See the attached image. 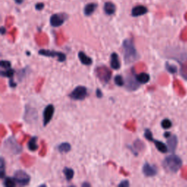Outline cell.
I'll return each instance as SVG.
<instances>
[{
  "label": "cell",
  "mask_w": 187,
  "mask_h": 187,
  "mask_svg": "<svg viewBox=\"0 0 187 187\" xmlns=\"http://www.w3.org/2000/svg\"><path fill=\"white\" fill-rule=\"evenodd\" d=\"M123 51V58L126 64H129L136 61L139 57L134 42L132 40L126 39L122 44Z\"/></svg>",
  "instance_id": "cell-1"
},
{
  "label": "cell",
  "mask_w": 187,
  "mask_h": 187,
  "mask_svg": "<svg viewBox=\"0 0 187 187\" xmlns=\"http://www.w3.org/2000/svg\"><path fill=\"white\" fill-rule=\"evenodd\" d=\"M182 164V161L178 156L170 155L163 161V167L170 173H176Z\"/></svg>",
  "instance_id": "cell-2"
},
{
  "label": "cell",
  "mask_w": 187,
  "mask_h": 187,
  "mask_svg": "<svg viewBox=\"0 0 187 187\" xmlns=\"http://www.w3.org/2000/svg\"><path fill=\"white\" fill-rule=\"evenodd\" d=\"M4 146L5 149L13 154H18L22 151V148L18 141L14 137H10L4 141Z\"/></svg>",
  "instance_id": "cell-3"
},
{
  "label": "cell",
  "mask_w": 187,
  "mask_h": 187,
  "mask_svg": "<svg viewBox=\"0 0 187 187\" xmlns=\"http://www.w3.org/2000/svg\"><path fill=\"white\" fill-rule=\"evenodd\" d=\"M95 74L102 83H107L111 78L112 72L105 66H99L96 68Z\"/></svg>",
  "instance_id": "cell-4"
},
{
  "label": "cell",
  "mask_w": 187,
  "mask_h": 187,
  "mask_svg": "<svg viewBox=\"0 0 187 187\" xmlns=\"http://www.w3.org/2000/svg\"><path fill=\"white\" fill-rule=\"evenodd\" d=\"M13 179L16 181L17 183H18L20 186H26L29 183L31 180V178L26 172L23 170H17L15 172Z\"/></svg>",
  "instance_id": "cell-5"
},
{
  "label": "cell",
  "mask_w": 187,
  "mask_h": 187,
  "mask_svg": "<svg viewBox=\"0 0 187 187\" xmlns=\"http://www.w3.org/2000/svg\"><path fill=\"white\" fill-rule=\"evenodd\" d=\"M23 119L28 123H35L37 121L38 115L37 111L35 108L31 106L26 105L25 107V113L23 116Z\"/></svg>",
  "instance_id": "cell-6"
},
{
  "label": "cell",
  "mask_w": 187,
  "mask_h": 187,
  "mask_svg": "<svg viewBox=\"0 0 187 187\" xmlns=\"http://www.w3.org/2000/svg\"><path fill=\"white\" fill-rule=\"evenodd\" d=\"M88 94L87 89L85 86H78L70 94V97L75 100H83Z\"/></svg>",
  "instance_id": "cell-7"
},
{
  "label": "cell",
  "mask_w": 187,
  "mask_h": 187,
  "mask_svg": "<svg viewBox=\"0 0 187 187\" xmlns=\"http://www.w3.org/2000/svg\"><path fill=\"white\" fill-rule=\"evenodd\" d=\"M68 18L65 13H55L50 18V23L54 27H59L65 22Z\"/></svg>",
  "instance_id": "cell-8"
},
{
  "label": "cell",
  "mask_w": 187,
  "mask_h": 187,
  "mask_svg": "<svg viewBox=\"0 0 187 187\" xmlns=\"http://www.w3.org/2000/svg\"><path fill=\"white\" fill-rule=\"evenodd\" d=\"M145 138H146L147 140H148L149 141H151V142H154V144H155L156 147H157V149L162 153H166L167 151V148L166 146V145L164 143H163L162 142L159 140H156L153 138V135L152 133H151V131L149 129H145Z\"/></svg>",
  "instance_id": "cell-9"
},
{
  "label": "cell",
  "mask_w": 187,
  "mask_h": 187,
  "mask_svg": "<svg viewBox=\"0 0 187 187\" xmlns=\"http://www.w3.org/2000/svg\"><path fill=\"white\" fill-rule=\"evenodd\" d=\"M40 55L48 57H57L59 61L63 62L66 60V55L61 52H58L55 51H51V50L41 49L39 51Z\"/></svg>",
  "instance_id": "cell-10"
},
{
  "label": "cell",
  "mask_w": 187,
  "mask_h": 187,
  "mask_svg": "<svg viewBox=\"0 0 187 187\" xmlns=\"http://www.w3.org/2000/svg\"><path fill=\"white\" fill-rule=\"evenodd\" d=\"M126 88L129 91H135L139 88L140 83L137 80L136 76H134L133 75H128L126 77Z\"/></svg>",
  "instance_id": "cell-11"
},
{
  "label": "cell",
  "mask_w": 187,
  "mask_h": 187,
  "mask_svg": "<svg viewBox=\"0 0 187 187\" xmlns=\"http://www.w3.org/2000/svg\"><path fill=\"white\" fill-rule=\"evenodd\" d=\"M54 107L53 104H48L45 107L43 111V125L46 126L52 119L54 114Z\"/></svg>",
  "instance_id": "cell-12"
},
{
  "label": "cell",
  "mask_w": 187,
  "mask_h": 187,
  "mask_svg": "<svg viewBox=\"0 0 187 187\" xmlns=\"http://www.w3.org/2000/svg\"><path fill=\"white\" fill-rule=\"evenodd\" d=\"M143 173L147 177H152L157 175V170L154 166L151 165L148 163H145L143 167Z\"/></svg>",
  "instance_id": "cell-13"
},
{
  "label": "cell",
  "mask_w": 187,
  "mask_h": 187,
  "mask_svg": "<svg viewBox=\"0 0 187 187\" xmlns=\"http://www.w3.org/2000/svg\"><path fill=\"white\" fill-rule=\"evenodd\" d=\"M148 11V8L144 5H137L132 8L131 14L133 17H139L146 14Z\"/></svg>",
  "instance_id": "cell-14"
},
{
  "label": "cell",
  "mask_w": 187,
  "mask_h": 187,
  "mask_svg": "<svg viewBox=\"0 0 187 187\" xmlns=\"http://www.w3.org/2000/svg\"><path fill=\"white\" fill-rule=\"evenodd\" d=\"M173 89L176 93L179 96V97H184L186 95V90L183 87L181 82L179 80H175L173 82Z\"/></svg>",
  "instance_id": "cell-15"
},
{
  "label": "cell",
  "mask_w": 187,
  "mask_h": 187,
  "mask_svg": "<svg viewBox=\"0 0 187 187\" xmlns=\"http://www.w3.org/2000/svg\"><path fill=\"white\" fill-rule=\"evenodd\" d=\"M98 7V4L97 3L91 2L86 4L83 9V13L86 16H90L95 12L96 9Z\"/></svg>",
  "instance_id": "cell-16"
},
{
  "label": "cell",
  "mask_w": 187,
  "mask_h": 187,
  "mask_svg": "<svg viewBox=\"0 0 187 187\" xmlns=\"http://www.w3.org/2000/svg\"><path fill=\"white\" fill-rule=\"evenodd\" d=\"M110 66L113 70H119L121 67V62L119 56L116 53H113L110 56Z\"/></svg>",
  "instance_id": "cell-17"
},
{
  "label": "cell",
  "mask_w": 187,
  "mask_h": 187,
  "mask_svg": "<svg viewBox=\"0 0 187 187\" xmlns=\"http://www.w3.org/2000/svg\"><path fill=\"white\" fill-rule=\"evenodd\" d=\"M116 7L112 1H106L104 4V11L108 16H111L116 13Z\"/></svg>",
  "instance_id": "cell-18"
},
{
  "label": "cell",
  "mask_w": 187,
  "mask_h": 187,
  "mask_svg": "<svg viewBox=\"0 0 187 187\" xmlns=\"http://www.w3.org/2000/svg\"><path fill=\"white\" fill-rule=\"evenodd\" d=\"M178 144V138L176 135H172L167 139V146L170 152H174Z\"/></svg>",
  "instance_id": "cell-19"
},
{
  "label": "cell",
  "mask_w": 187,
  "mask_h": 187,
  "mask_svg": "<svg viewBox=\"0 0 187 187\" xmlns=\"http://www.w3.org/2000/svg\"><path fill=\"white\" fill-rule=\"evenodd\" d=\"M20 162H22V164L25 166V167H30L35 162V159L34 157H31V156L28 155V154H25L20 157Z\"/></svg>",
  "instance_id": "cell-20"
},
{
  "label": "cell",
  "mask_w": 187,
  "mask_h": 187,
  "mask_svg": "<svg viewBox=\"0 0 187 187\" xmlns=\"http://www.w3.org/2000/svg\"><path fill=\"white\" fill-rule=\"evenodd\" d=\"M78 58L80 59V62L83 64H84V65H91L92 62H93L92 59L89 56H88L83 51H80L78 53Z\"/></svg>",
  "instance_id": "cell-21"
},
{
  "label": "cell",
  "mask_w": 187,
  "mask_h": 187,
  "mask_svg": "<svg viewBox=\"0 0 187 187\" xmlns=\"http://www.w3.org/2000/svg\"><path fill=\"white\" fill-rule=\"evenodd\" d=\"M136 79L140 83L144 84V83H148V81H149L150 76H149V75L147 74V73H140V74L137 75Z\"/></svg>",
  "instance_id": "cell-22"
},
{
  "label": "cell",
  "mask_w": 187,
  "mask_h": 187,
  "mask_svg": "<svg viewBox=\"0 0 187 187\" xmlns=\"http://www.w3.org/2000/svg\"><path fill=\"white\" fill-rule=\"evenodd\" d=\"M58 150L61 154H66L71 150V145L68 143H62L58 145Z\"/></svg>",
  "instance_id": "cell-23"
},
{
  "label": "cell",
  "mask_w": 187,
  "mask_h": 187,
  "mask_svg": "<svg viewBox=\"0 0 187 187\" xmlns=\"http://www.w3.org/2000/svg\"><path fill=\"white\" fill-rule=\"evenodd\" d=\"M37 137H33L30 139L28 143V148L31 151H35L37 150L38 145L37 144Z\"/></svg>",
  "instance_id": "cell-24"
},
{
  "label": "cell",
  "mask_w": 187,
  "mask_h": 187,
  "mask_svg": "<svg viewBox=\"0 0 187 187\" xmlns=\"http://www.w3.org/2000/svg\"><path fill=\"white\" fill-rule=\"evenodd\" d=\"M63 173H64L66 179L67 181L72 180L73 176H74V170L72 168H70V167H64Z\"/></svg>",
  "instance_id": "cell-25"
},
{
  "label": "cell",
  "mask_w": 187,
  "mask_h": 187,
  "mask_svg": "<svg viewBox=\"0 0 187 187\" xmlns=\"http://www.w3.org/2000/svg\"><path fill=\"white\" fill-rule=\"evenodd\" d=\"M36 41L37 42L38 45H46L47 43L48 42V37L45 36V35H37L36 37Z\"/></svg>",
  "instance_id": "cell-26"
},
{
  "label": "cell",
  "mask_w": 187,
  "mask_h": 187,
  "mask_svg": "<svg viewBox=\"0 0 187 187\" xmlns=\"http://www.w3.org/2000/svg\"><path fill=\"white\" fill-rule=\"evenodd\" d=\"M125 128L128 129V130L131 131V132H135L136 130V123H135V120H131L129 121H127L124 124Z\"/></svg>",
  "instance_id": "cell-27"
},
{
  "label": "cell",
  "mask_w": 187,
  "mask_h": 187,
  "mask_svg": "<svg viewBox=\"0 0 187 187\" xmlns=\"http://www.w3.org/2000/svg\"><path fill=\"white\" fill-rule=\"evenodd\" d=\"M169 82H170V78L167 75L162 74L159 78V83L162 86H166V85L168 84Z\"/></svg>",
  "instance_id": "cell-28"
},
{
  "label": "cell",
  "mask_w": 187,
  "mask_h": 187,
  "mask_svg": "<svg viewBox=\"0 0 187 187\" xmlns=\"http://www.w3.org/2000/svg\"><path fill=\"white\" fill-rule=\"evenodd\" d=\"M4 186L6 187H15L16 186V181L14 179H11L10 177H6L4 179Z\"/></svg>",
  "instance_id": "cell-29"
},
{
  "label": "cell",
  "mask_w": 187,
  "mask_h": 187,
  "mask_svg": "<svg viewBox=\"0 0 187 187\" xmlns=\"http://www.w3.org/2000/svg\"><path fill=\"white\" fill-rule=\"evenodd\" d=\"M134 148L138 151H143L145 148V144L140 140H136L134 143Z\"/></svg>",
  "instance_id": "cell-30"
},
{
  "label": "cell",
  "mask_w": 187,
  "mask_h": 187,
  "mask_svg": "<svg viewBox=\"0 0 187 187\" xmlns=\"http://www.w3.org/2000/svg\"><path fill=\"white\" fill-rule=\"evenodd\" d=\"M15 71L13 69H7L4 71H1L0 74L2 77H8V78H13V75H14Z\"/></svg>",
  "instance_id": "cell-31"
},
{
  "label": "cell",
  "mask_w": 187,
  "mask_h": 187,
  "mask_svg": "<svg viewBox=\"0 0 187 187\" xmlns=\"http://www.w3.org/2000/svg\"><path fill=\"white\" fill-rule=\"evenodd\" d=\"M0 177L1 179L5 176V164H4V160L3 157H1V162H0Z\"/></svg>",
  "instance_id": "cell-32"
},
{
  "label": "cell",
  "mask_w": 187,
  "mask_h": 187,
  "mask_svg": "<svg viewBox=\"0 0 187 187\" xmlns=\"http://www.w3.org/2000/svg\"><path fill=\"white\" fill-rule=\"evenodd\" d=\"M21 126H22V125L20 124V123H12V124L10 125V128L11 129V130L13 131V134L17 133V132L20 129Z\"/></svg>",
  "instance_id": "cell-33"
},
{
  "label": "cell",
  "mask_w": 187,
  "mask_h": 187,
  "mask_svg": "<svg viewBox=\"0 0 187 187\" xmlns=\"http://www.w3.org/2000/svg\"><path fill=\"white\" fill-rule=\"evenodd\" d=\"M40 143H41V149L40 151L39 155L40 156V157H44L47 153L46 144H45V141L44 140H41Z\"/></svg>",
  "instance_id": "cell-34"
},
{
  "label": "cell",
  "mask_w": 187,
  "mask_h": 187,
  "mask_svg": "<svg viewBox=\"0 0 187 187\" xmlns=\"http://www.w3.org/2000/svg\"><path fill=\"white\" fill-rule=\"evenodd\" d=\"M114 81L116 83V84L119 86H122L124 84V82H123V78L121 76H116L114 78Z\"/></svg>",
  "instance_id": "cell-35"
},
{
  "label": "cell",
  "mask_w": 187,
  "mask_h": 187,
  "mask_svg": "<svg viewBox=\"0 0 187 187\" xmlns=\"http://www.w3.org/2000/svg\"><path fill=\"white\" fill-rule=\"evenodd\" d=\"M172 123L169 119H164V120L162 121V126L164 129H169V128L171 127Z\"/></svg>",
  "instance_id": "cell-36"
},
{
  "label": "cell",
  "mask_w": 187,
  "mask_h": 187,
  "mask_svg": "<svg viewBox=\"0 0 187 187\" xmlns=\"http://www.w3.org/2000/svg\"><path fill=\"white\" fill-rule=\"evenodd\" d=\"M181 73L183 78L187 79V61L182 65L181 69Z\"/></svg>",
  "instance_id": "cell-37"
},
{
  "label": "cell",
  "mask_w": 187,
  "mask_h": 187,
  "mask_svg": "<svg viewBox=\"0 0 187 187\" xmlns=\"http://www.w3.org/2000/svg\"><path fill=\"white\" fill-rule=\"evenodd\" d=\"M166 69H167V71L171 73H176L177 72V67L174 65H171L168 63L166 64Z\"/></svg>",
  "instance_id": "cell-38"
},
{
  "label": "cell",
  "mask_w": 187,
  "mask_h": 187,
  "mask_svg": "<svg viewBox=\"0 0 187 187\" xmlns=\"http://www.w3.org/2000/svg\"><path fill=\"white\" fill-rule=\"evenodd\" d=\"M44 83V78H40L38 80L36 86H35V89H36L37 92H40L41 89H42V86Z\"/></svg>",
  "instance_id": "cell-39"
},
{
  "label": "cell",
  "mask_w": 187,
  "mask_h": 187,
  "mask_svg": "<svg viewBox=\"0 0 187 187\" xmlns=\"http://www.w3.org/2000/svg\"><path fill=\"white\" fill-rule=\"evenodd\" d=\"M134 69L135 71H141V70H145L146 69V67L143 63H139L134 67Z\"/></svg>",
  "instance_id": "cell-40"
},
{
  "label": "cell",
  "mask_w": 187,
  "mask_h": 187,
  "mask_svg": "<svg viewBox=\"0 0 187 187\" xmlns=\"http://www.w3.org/2000/svg\"><path fill=\"white\" fill-rule=\"evenodd\" d=\"M29 138V135H26V134H23V135H22L20 138H19V140L18 141V143L20 144V145H23V144L24 143L26 142Z\"/></svg>",
  "instance_id": "cell-41"
},
{
  "label": "cell",
  "mask_w": 187,
  "mask_h": 187,
  "mask_svg": "<svg viewBox=\"0 0 187 187\" xmlns=\"http://www.w3.org/2000/svg\"><path fill=\"white\" fill-rule=\"evenodd\" d=\"M0 64H1V67H3V68H5L6 70L7 69H10V62L8 61H4V60H1V62H0Z\"/></svg>",
  "instance_id": "cell-42"
},
{
  "label": "cell",
  "mask_w": 187,
  "mask_h": 187,
  "mask_svg": "<svg viewBox=\"0 0 187 187\" xmlns=\"http://www.w3.org/2000/svg\"><path fill=\"white\" fill-rule=\"evenodd\" d=\"M181 176L185 180H187V165L184 166V167L182 168L181 173Z\"/></svg>",
  "instance_id": "cell-43"
},
{
  "label": "cell",
  "mask_w": 187,
  "mask_h": 187,
  "mask_svg": "<svg viewBox=\"0 0 187 187\" xmlns=\"http://www.w3.org/2000/svg\"><path fill=\"white\" fill-rule=\"evenodd\" d=\"M44 7H45V4L42 2H39L37 3V4H35V9H36L37 10H38V11H40V10H43Z\"/></svg>",
  "instance_id": "cell-44"
},
{
  "label": "cell",
  "mask_w": 187,
  "mask_h": 187,
  "mask_svg": "<svg viewBox=\"0 0 187 187\" xmlns=\"http://www.w3.org/2000/svg\"><path fill=\"white\" fill-rule=\"evenodd\" d=\"M119 186H122V187H127L129 186V183L128 181H123L121 182L119 185Z\"/></svg>",
  "instance_id": "cell-45"
},
{
  "label": "cell",
  "mask_w": 187,
  "mask_h": 187,
  "mask_svg": "<svg viewBox=\"0 0 187 187\" xmlns=\"http://www.w3.org/2000/svg\"><path fill=\"white\" fill-rule=\"evenodd\" d=\"M1 132H0V135H1V138H3V137L4 136V135H5L6 133H7V131H6V129H4V126L3 125H1Z\"/></svg>",
  "instance_id": "cell-46"
},
{
  "label": "cell",
  "mask_w": 187,
  "mask_h": 187,
  "mask_svg": "<svg viewBox=\"0 0 187 187\" xmlns=\"http://www.w3.org/2000/svg\"><path fill=\"white\" fill-rule=\"evenodd\" d=\"M96 94H97V97H98V98H101V97H102V91L100 90L99 89H97V91H96Z\"/></svg>",
  "instance_id": "cell-47"
},
{
  "label": "cell",
  "mask_w": 187,
  "mask_h": 187,
  "mask_svg": "<svg viewBox=\"0 0 187 187\" xmlns=\"http://www.w3.org/2000/svg\"><path fill=\"white\" fill-rule=\"evenodd\" d=\"M181 37V39L183 40L187 41V30H185L184 32H183V34H182Z\"/></svg>",
  "instance_id": "cell-48"
},
{
  "label": "cell",
  "mask_w": 187,
  "mask_h": 187,
  "mask_svg": "<svg viewBox=\"0 0 187 187\" xmlns=\"http://www.w3.org/2000/svg\"><path fill=\"white\" fill-rule=\"evenodd\" d=\"M120 173H121V174H123V176H127L128 175H129V173H128L127 172L125 171L124 169H123V168H121V170H120Z\"/></svg>",
  "instance_id": "cell-49"
},
{
  "label": "cell",
  "mask_w": 187,
  "mask_h": 187,
  "mask_svg": "<svg viewBox=\"0 0 187 187\" xmlns=\"http://www.w3.org/2000/svg\"><path fill=\"white\" fill-rule=\"evenodd\" d=\"M16 83H13V80H10V86H11L12 88H14V87H16Z\"/></svg>",
  "instance_id": "cell-50"
},
{
  "label": "cell",
  "mask_w": 187,
  "mask_h": 187,
  "mask_svg": "<svg viewBox=\"0 0 187 187\" xmlns=\"http://www.w3.org/2000/svg\"><path fill=\"white\" fill-rule=\"evenodd\" d=\"M5 33H6V29L4 27V26H1V34L2 35H4Z\"/></svg>",
  "instance_id": "cell-51"
},
{
  "label": "cell",
  "mask_w": 187,
  "mask_h": 187,
  "mask_svg": "<svg viewBox=\"0 0 187 187\" xmlns=\"http://www.w3.org/2000/svg\"><path fill=\"white\" fill-rule=\"evenodd\" d=\"M82 186L85 187V186H91L90 183H89L88 182H84L83 183H82Z\"/></svg>",
  "instance_id": "cell-52"
},
{
  "label": "cell",
  "mask_w": 187,
  "mask_h": 187,
  "mask_svg": "<svg viewBox=\"0 0 187 187\" xmlns=\"http://www.w3.org/2000/svg\"><path fill=\"white\" fill-rule=\"evenodd\" d=\"M14 1H15V2L16 3V4H22V3H23V0H14Z\"/></svg>",
  "instance_id": "cell-53"
},
{
  "label": "cell",
  "mask_w": 187,
  "mask_h": 187,
  "mask_svg": "<svg viewBox=\"0 0 187 187\" xmlns=\"http://www.w3.org/2000/svg\"><path fill=\"white\" fill-rule=\"evenodd\" d=\"M170 136V135L169 132H166V133L164 134V137H166V138H169Z\"/></svg>",
  "instance_id": "cell-54"
}]
</instances>
